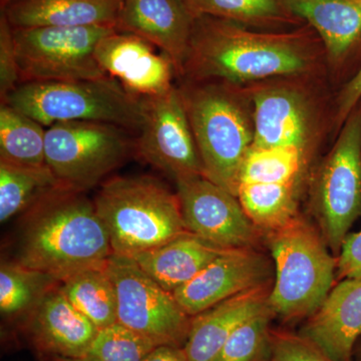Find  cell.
Instances as JSON below:
<instances>
[{"mask_svg": "<svg viewBox=\"0 0 361 361\" xmlns=\"http://www.w3.org/2000/svg\"><path fill=\"white\" fill-rule=\"evenodd\" d=\"M144 101V123L134 146L140 158L175 182L205 176L179 87Z\"/></svg>", "mask_w": 361, "mask_h": 361, "instance_id": "obj_11", "label": "cell"}, {"mask_svg": "<svg viewBox=\"0 0 361 361\" xmlns=\"http://www.w3.org/2000/svg\"><path fill=\"white\" fill-rule=\"evenodd\" d=\"M23 320L26 338L44 361L80 360L99 332L94 323L73 307L59 283Z\"/></svg>", "mask_w": 361, "mask_h": 361, "instance_id": "obj_15", "label": "cell"}, {"mask_svg": "<svg viewBox=\"0 0 361 361\" xmlns=\"http://www.w3.org/2000/svg\"><path fill=\"white\" fill-rule=\"evenodd\" d=\"M298 182L285 184H240L237 198L249 219L262 232L281 229L298 212Z\"/></svg>", "mask_w": 361, "mask_h": 361, "instance_id": "obj_25", "label": "cell"}, {"mask_svg": "<svg viewBox=\"0 0 361 361\" xmlns=\"http://www.w3.org/2000/svg\"><path fill=\"white\" fill-rule=\"evenodd\" d=\"M308 157L293 147H251L240 171V184L298 182L302 177Z\"/></svg>", "mask_w": 361, "mask_h": 361, "instance_id": "obj_29", "label": "cell"}, {"mask_svg": "<svg viewBox=\"0 0 361 361\" xmlns=\"http://www.w3.org/2000/svg\"><path fill=\"white\" fill-rule=\"evenodd\" d=\"M274 277L272 258L258 249H227L173 294L193 317L230 297L273 283Z\"/></svg>", "mask_w": 361, "mask_h": 361, "instance_id": "obj_14", "label": "cell"}, {"mask_svg": "<svg viewBox=\"0 0 361 361\" xmlns=\"http://www.w3.org/2000/svg\"><path fill=\"white\" fill-rule=\"evenodd\" d=\"M361 276V230L349 233L337 257L336 282Z\"/></svg>", "mask_w": 361, "mask_h": 361, "instance_id": "obj_35", "label": "cell"}, {"mask_svg": "<svg viewBox=\"0 0 361 361\" xmlns=\"http://www.w3.org/2000/svg\"><path fill=\"white\" fill-rule=\"evenodd\" d=\"M187 231L223 249L256 248L264 235L235 195L205 176L176 180Z\"/></svg>", "mask_w": 361, "mask_h": 361, "instance_id": "obj_12", "label": "cell"}, {"mask_svg": "<svg viewBox=\"0 0 361 361\" xmlns=\"http://www.w3.org/2000/svg\"><path fill=\"white\" fill-rule=\"evenodd\" d=\"M245 92L252 103V147H293L310 156L318 135V114L302 87L270 82Z\"/></svg>", "mask_w": 361, "mask_h": 361, "instance_id": "obj_13", "label": "cell"}, {"mask_svg": "<svg viewBox=\"0 0 361 361\" xmlns=\"http://www.w3.org/2000/svg\"><path fill=\"white\" fill-rule=\"evenodd\" d=\"M273 361H336L299 332L272 329Z\"/></svg>", "mask_w": 361, "mask_h": 361, "instance_id": "obj_32", "label": "cell"}, {"mask_svg": "<svg viewBox=\"0 0 361 361\" xmlns=\"http://www.w3.org/2000/svg\"><path fill=\"white\" fill-rule=\"evenodd\" d=\"M179 90L205 177L237 197L240 171L254 141L245 90L219 80H185Z\"/></svg>", "mask_w": 361, "mask_h": 361, "instance_id": "obj_3", "label": "cell"}, {"mask_svg": "<svg viewBox=\"0 0 361 361\" xmlns=\"http://www.w3.org/2000/svg\"><path fill=\"white\" fill-rule=\"evenodd\" d=\"M272 310L247 320L233 332L212 361H273Z\"/></svg>", "mask_w": 361, "mask_h": 361, "instance_id": "obj_30", "label": "cell"}, {"mask_svg": "<svg viewBox=\"0 0 361 361\" xmlns=\"http://www.w3.org/2000/svg\"><path fill=\"white\" fill-rule=\"evenodd\" d=\"M225 250L187 231L132 258L157 283L174 293Z\"/></svg>", "mask_w": 361, "mask_h": 361, "instance_id": "obj_22", "label": "cell"}, {"mask_svg": "<svg viewBox=\"0 0 361 361\" xmlns=\"http://www.w3.org/2000/svg\"><path fill=\"white\" fill-rule=\"evenodd\" d=\"M133 146L127 130L99 122L59 123L45 132V163L61 186L85 192L116 170Z\"/></svg>", "mask_w": 361, "mask_h": 361, "instance_id": "obj_8", "label": "cell"}, {"mask_svg": "<svg viewBox=\"0 0 361 361\" xmlns=\"http://www.w3.org/2000/svg\"><path fill=\"white\" fill-rule=\"evenodd\" d=\"M94 202L116 255L134 257L187 232L177 193L149 176L106 180Z\"/></svg>", "mask_w": 361, "mask_h": 361, "instance_id": "obj_4", "label": "cell"}, {"mask_svg": "<svg viewBox=\"0 0 361 361\" xmlns=\"http://www.w3.org/2000/svg\"><path fill=\"white\" fill-rule=\"evenodd\" d=\"M289 8L310 25L322 39L332 68L350 71L361 65V1L285 0Z\"/></svg>", "mask_w": 361, "mask_h": 361, "instance_id": "obj_18", "label": "cell"}, {"mask_svg": "<svg viewBox=\"0 0 361 361\" xmlns=\"http://www.w3.org/2000/svg\"><path fill=\"white\" fill-rule=\"evenodd\" d=\"M11 0H0V6H4L6 4H8V2H11Z\"/></svg>", "mask_w": 361, "mask_h": 361, "instance_id": "obj_38", "label": "cell"}, {"mask_svg": "<svg viewBox=\"0 0 361 361\" xmlns=\"http://www.w3.org/2000/svg\"><path fill=\"white\" fill-rule=\"evenodd\" d=\"M20 84L109 77L97 63V44L118 28H13Z\"/></svg>", "mask_w": 361, "mask_h": 361, "instance_id": "obj_9", "label": "cell"}, {"mask_svg": "<svg viewBox=\"0 0 361 361\" xmlns=\"http://www.w3.org/2000/svg\"><path fill=\"white\" fill-rule=\"evenodd\" d=\"M336 361H353L361 338V276L336 282L299 330Z\"/></svg>", "mask_w": 361, "mask_h": 361, "instance_id": "obj_19", "label": "cell"}, {"mask_svg": "<svg viewBox=\"0 0 361 361\" xmlns=\"http://www.w3.org/2000/svg\"><path fill=\"white\" fill-rule=\"evenodd\" d=\"M324 59L322 39L310 25L268 32L201 16L195 18L182 78L239 87L269 78L311 75Z\"/></svg>", "mask_w": 361, "mask_h": 361, "instance_id": "obj_1", "label": "cell"}, {"mask_svg": "<svg viewBox=\"0 0 361 361\" xmlns=\"http://www.w3.org/2000/svg\"><path fill=\"white\" fill-rule=\"evenodd\" d=\"M96 58L109 77L135 96L158 97L175 87L171 59L133 33L116 30L106 35L97 44Z\"/></svg>", "mask_w": 361, "mask_h": 361, "instance_id": "obj_16", "label": "cell"}, {"mask_svg": "<svg viewBox=\"0 0 361 361\" xmlns=\"http://www.w3.org/2000/svg\"><path fill=\"white\" fill-rule=\"evenodd\" d=\"M56 361H75V360H56Z\"/></svg>", "mask_w": 361, "mask_h": 361, "instance_id": "obj_39", "label": "cell"}, {"mask_svg": "<svg viewBox=\"0 0 361 361\" xmlns=\"http://www.w3.org/2000/svg\"><path fill=\"white\" fill-rule=\"evenodd\" d=\"M115 285L118 322L157 346L185 348L192 325L174 294L145 272L134 259L113 254L106 263Z\"/></svg>", "mask_w": 361, "mask_h": 361, "instance_id": "obj_10", "label": "cell"}, {"mask_svg": "<svg viewBox=\"0 0 361 361\" xmlns=\"http://www.w3.org/2000/svg\"><path fill=\"white\" fill-rule=\"evenodd\" d=\"M106 263L78 271L59 282L61 291L73 307L99 329L118 322L115 285Z\"/></svg>", "mask_w": 361, "mask_h": 361, "instance_id": "obj_24", "label": "cell"}, {"mask_svg": "<svg viewBox=\"0 0 361 361\" xmlns=\"http://www.w3.org/2000/svg\"><path fill=\"white\" fill-rule=\"evenodd\" d=\"M353 361H361V338L357 342V344H356Z\"/></svg>", "mask_w": 361, "mask_h": 361, "instance_id": "obj_37", "label": "cell"}, {"mask_svg": "<svg viewBox=\"0 0 361 361\" xmlns=\"http://www.w3.org/2000/svg\"><path fill=\"white\" fill-rule=\"evenodd\" d=\"M194 20L180 0H123L116 28L160 49L182 78Z\"/></svg>", "mask_w": 361, "mask_h": 361, "instance_id": "obj_17", "label": "cell"}, {"mask_svg": "<svg viewBox=\"0 0 361 361\" xmlns=\"http://www.w3.org/2000/svg\"><path fill=\"white\" fill-rule=\"evenodd\" d=\"M123 0H11L1 7L13 28L116 26Z\"/></svg>", "mask_w": 361, "mask_h": 361, "instance_id": "obj_21", "label": "cell"}, {"mask_svg": "<svg viewBox=\"0 0 361 361\" xmlns=\"http://www.w3.org/2000/svg\"><path fill=\"white\" fill-rule=\"evenodd\" d=\"M45 128L59 123L99 122L139 132L145 101L111 77L20 84L1 101Z\"/></svg>", "mask_w": 361, "mask_h": 361, "instance_id": "obj_6", "label": "cell"}, {"mask_svg": "<svg viewBox=\"0 0 361 361\" xmlns=\"http://www.w3.org/2000/svg\"><path fill=\"white\" fill-rule=\"evenodd\" d=\"M18 262L59 282L85 268L106 264L110 236L94 200L59 186L26 211Z\"/></svg>", "mask_w": 361, "mask_h": 361, "instance_id": "obj_2", "label": "cell"}, {"mask_svg": "<svg viewBox=\"0 0 361 361\" xmlns=\"http://www.w3.org/2000/svg\"><path fill=\"white\" fill-rule=\"evenodd\" d=\"M156 348L147 337L116 322L99 329L85 355L75 361H144Z\"/></svg>", "mask_w": 361, "mask_h": 361, "instance_id": "obj_31", "label": "cell"}, {"mask_svg": "<svg viewBox=\"0 0 361 361\" xmlns=\"http://www.w3.org/2000/svg\"><path fill=\"white\" fill-rule=\"evenodd\" d=\"M45 132L42 123L6 103L0 106V161L44 167Z\"/></svg>", "mask_w": 361, "mask_h": 361, "instance_id": "obj_26", "label": "cell"}, {"mask_svg": "<svg viewBox=\"0 0 361 361\" xmlns=\"http://www.w3.org/2000/svg\"><path fill=\"white\" fill-rule=\"evenodd\" d=\"M356 1H361V0H356Z\"/></svg>", "mask_w": 361, "mask_h": 361, "instance_id": "obj_40", "label": "cell"}, {"mask_svg": "<svg viewBox=\"0 0 361 361\" xmlns=\"http://www.w3.org/2000/svg\"><path fill=\"white\" fill-rule=\"evenodd\" d=\"M20 85L13 30L4 14L0 16V97L1 101Z\"/></svg>", "mask_w": 361, "mask_h": 361, "instance_id": "obj_33", "label": "cell"}, {"mask_svg": "<svg viewBox=\"0 0 361 361\" xmlns=\"http://www.w3.org/2000/svg\"><path fill=\"white\" fill-rule=\"evenodd\" d=\"M144 361H189L184 348L177 346H157Z\"/></svg>", "mask_w": 361, "mask_h": 361, "instance_id": "obj_36", "label": "cell"}, {"mask_svg": "<svg viewBox=\"0 0 361 361\" xmlns=\"http://www.w3.org/2000/svg\"><path fill=\"white\" fill-rule=\"evenodd\" d=\"M61 186L47 166L26 167L0 161V221L26 212L42 197Z\"/></svg>", "mask_w": 361, "mask_h": 361, "instance_id": "obj_27", "label": "cell"}, {"mask_svg": "<svg viewBox=\"0 0 361 361\" xmlns=\"http://www.w3.org/2000/svg\"><path fill=\"white\" fill-rule=\"evenodd\" d=\"M310 188V207L327 246L336 257L351 227L361 218V101L338 130Z\"/></svg>", "mask_w": 361, "mask_h": 361, "instance_id": "obj_7", "label": "cell"}, {"mask_svg": "<svg viewBox=\"0 0 361 361\" xmlns=\"http://www.w3.org/2000/svg\"><path fill=\"white\" fill-rule=\"evenodd\" d=\"M264 237L275 268L271 310L284 322L307 319L336 285L337 257L319 229L300 214Z\"/></svg>", "mask_w": 361, "mask_h": 361, "instance_id": "obj_5", "label": "cell"}, {"mask_svg": "<svg viewBox=\"0 0 361 361\" xmlns=\"http://www.w3.org/2000/svg\"><path fill=\"white\" fill-rule=\"evenodd\" d=\"M272 285L242 292L192 318L184 350L189 361H212L240 325L269 310Z\"/></svg>", "mask_w": 361, "mask_h": 361, "instance_id": "obj_20", "label": "cell"}, {"mask_svg": "<svg viewBox=\"0 0 361 361\" xmlns=\"http://www.w3.org/2000/svg\"><path fill=\"white\" fill-rule=\"evenodd\" d=\"M194 18L213 16L253 30L279 32L306 25L285 0H180Z\"/></svg>", "mask_w": 361, "mask_h": 361, "instance_id": "obj_23", "label": "cell"}, {"mask_svg": "<svg viewBox=\"0 0 361 361\" xmlns=\"http://www.w3.org/2000/svg\"><path fill=\"white\" fill-rule=\"evenodd\" d=\"M54 277L16 262L0 267V311L4 317L25 318L49 289L59 284Z\"/></svg>", "mask_w": 361, "mask_h": 361, "instance_id": "obj_28", "label": "cell"}, {"mask_svg": "<svg viewBox=\"0 0 361 361\" xmlns=\"http://www.w3.org/2000/svg\"><path fill=\"white\" fill-rule=\"evenodd\" d=\"M361 101V65L357 71L342 85L334 101V123L341 130L346 118Z\"/></svg>", "mask_w": 361, "mask_h": 361, "instance_id": "obj_34", "label": "cell"}]
</instances>
